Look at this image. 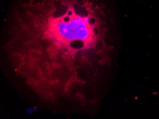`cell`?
<instances>
[{
  "label": "cell",
  "mask_w": 159,
  "mask_h": 119,
  "mask_svg": "<svg viewBox=\"0 0 159 119\" xmlns=\"http://www.w3.org/2000/svg\"><path fill=\"white\" fill-rule=\"evenodd\" d=\"M33 111H34V110H33V109H31V108H29L28 110H27V112H28V113H29V114L32 113L33 112Z\"/></svg>",
  "instance_id": "obj_1"
}]
</instances>
